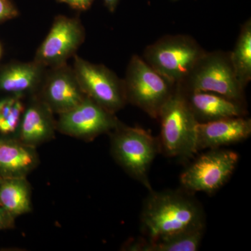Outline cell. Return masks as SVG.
<instances>
[{"label": "cell", "mask_w": 251, "mask_h": 251, "mask_svg": "<svg viewBox=\"0 0 251 251\" xmlns=\"http://www.w3.org/2000/svg\"><path fill=\"white\" fill-rule=\"evenodd\" d=\"M73 69L86 97L112 113L125 106L127 102L123 80L108 67L75 54Z\"/></svg>", "instance_id": "ba28073f"}, {"label": "cell", "mask_w": 251, "mask_h": 251, "mask_svg": "<svg viewBox=\"0 0 251 251\" xmlns=\"http://www.w3.org/2000/svg\"><path fill=\"white\" fill-rule=\"evenodd\" d=\"M158 120L161 123L158 139L161 153L181 161H187L197 154L198 122L177 85L162 108Z\"/></svg>", "instance_id": "7a4b0ae2"}, {"label": "cell", "mask_w": 251, "mask_h": 251, "mask_svg": "<svg viewBox=\"0 0 251 251\" xmlns=\"http://www.w3.org/2000/svg\"><path fill=\"white\" fill-rule=\"evenodd\" d=\"M31 188L26 177L0 179V204L14 218L31 211Z\"/></svg>", "instance_id": "ac0fdd59"}, {"label": "cell", "mask_w": 251, "mask_h": 251, "mask_svg": "<svg viewBox=\"0 0 251 251\" xmlns=\"http://www.w3.org/2000/svg\"><path fill=\"white\" fill-rule=\"evenodd\" d=\"M18 10L11 0H0V22L17 17Z\"/></svg>", "instance_id": "44dd1931"}, {"label": "cell", "mask_w": 251, "mask_h": 251, "mask_svg": "<svg viewBox=\"0 0 251 251\" xmlns=\"http://www.w3.org/2000/svg\"><path fill=\"white\" fill-rule=\"evenodd\" d=\"M182 92L198 123L245 116L247 112L244 104L219 94L205 92Z\"/></svg>", "instance_id": "5bb4252c"}, {"label": "cell", "mask_w": 251, "mask_h": 251, "mask_svg": "<svg viewBox=\"0 0 251 251\" xmlns=\"http://www.w3.org/2000/svg\"><path fill=\"white\" fill-rule=\"evenodd\" d=\"M85 38V29L80 20L57 16L49 34L36 50L34 61L47 69L65 64L75 55Z\"/></svg>", "instance_id": "9c48e42d"}, {"label": "cell", "mask_w": 251, "mask_h": 251, "mask_svg": "<svg viewBox=\"0 0 251 251\" xmlns=\"http://www.w3.org/2000/svg\"><path fill=\"white\" fill-rule=\"evenodd\" d=\"M121 123L115 114L109 112L86 97L75 108L59 115L57 130L64 134L92 140L110 133Z\"/></svg>", "instance_id": "30bf717a"}, {"label": "cell", "mask_w": 251, "mask_h": 251, "mask_svg": "<svg viewBox=\"0 0 251 251\" xmlns=\"http://www.w3.org/2000/svg\"><path fill=\"white\" fill-rule=\"evenodd\" d=\"M1 53H2V50H1V44H0V58H1Z\"/></svg>", "instance_id": "d4e9b609"}, {"label": "cell", "mask_w": 251, "mask_h": 251, "mask_svg": "<svg viewBox=\"0 0 251 251\" xmlns=\"http://www.w3.org/2000/svg\"><path fill=\"white\" fill-rule=\"evenodd\" d=\"M53 114L37 94L31 95L30 100L25 107L16 138L34 148L52 139L57 130Z\"/></svg>", "instance_id": "4fadbf2b"}, {"label": "cell", "mask_w": 251, "mask_h": 251, "mask_svg": "<svg viewBox=\"0 0 251 251\" xmlns=\"http://www.w3.org/2000/svg\"><path fill=\"white\" fill-rule=\"evenodd\" d=\"M173 1H176V0H173Z\"/></svg>", "instance_id": "4316f807"}, {"label": "cell", "mask_w": 251, "mask_h": 251, "mask_svg": "<svg viewBox=\"0 0 251 251\" xmlns=\"http://www.w3.org/2000/svg\"><path fill=\"white\" fill-rule=\"evenodd\" d=\"M239 153L221 148L200 155L180 175L183 189L188 193H215L230 179L239 163Z\"/></svg>", "instance_id": "52a82bcc"}, {"label": "cell", "mask_w": 251, "mask_h": 251, "mask_svg": "<svg viewBox=\"0 0 251 251\" xmlns=\"http://www.w3.org/2000/svg\"><path fill=\"white\" fill-rule=\"evenodd\" d=\"M110 133L114 159L149 191L153 190L149 172L156 155L161 152L158 139L143 128L128 126L122 122Z\"/></svg>", "instance_id": "3957f363"}, {"label": "cell", "mask_w": 251, "mask_h": 251, "mask_svg": "<svg viewBox=\"0 0 251 251\" xmlns=\"http://www.w3.org/2000/svg\"><path fill=\"white\" fill-rule=\"evenodd\" d=\"M49 69L37 94L51 111L60 115L77 106L86 95L67 63Z\"/></svg>", "instance_id": "8fae6325"}, {"label": "cell", "mask_w": 251, "mask_h": 251, "mask_svg": "<svg viewBox=\"0 0 251 251\" xmlns=\"http://www.w3.org/2000/svg\"><path fill=\"white\" fill-rule=\"evenodd\" d=\"M177 86L184 92H211L245 103V89L234 74L229 52H206Z\"/></svg>", "instance_id": "5b68a950"}, {"label": "cell", "mask_w": 251, "mask_h": 251, "mask_svg": "<svg viewBox=\"0 0 251 251\" xmlns=\"http://www.w3.org/2000/svg\"><path fill=\"white\" fill-rule=\"evenodd\" d=\"M206 52L191 36L175 34L163 36L147 46L143 58L160 75L177 85Z\"/></svg>", "instance_id": "277c9868"}, {"label": "cell", "mask_w": 251, "mask_h": 251, "mask_svg": "<svg viewBox=\"0 0 251 251\" xmlns=\"http://www.w3.org/2000/svg\"><path fill=\"white\" fill-rule=\"evenodd\" d=\"M94 0H67L66 3L73 9L85 11L90 7Z\"/></svg>", "instance_id": "603a6c76"}, {"label": "cell", "mask_w": 251, "mask_h": 251, "mask_svg": "<svg viewBox=\"0 0 251 251\" xmlns=\"http://www.w3.org/2000/svg\"><path fill=\"white\" fill-rule=\"evenodd\" d=\"M123 82L127 103L155 120L176 87L138 54L130 58Z\"/></svg>", "instance_id": "8992f818"}, {"label": "cell", "mask_w": 251, "mask_h": 251, "mask_svg": "<svg viewBox=\"0 0 251 251\" xmlns=\"http://www.w3.org/2000/svg\"><path fill=\"white\" fill-rule=\"evenodd\" d=\"M23 98L9 95L0 99V134L2 136L16 135L25 107Z\"/></svg>", "instance_id": "ffe728a7"}, {"label": "cell", "mask_w": 251, "mask_h": 251, "mask_svg": "<svg viewBox=\"0 0 251 251\" xmlns=\"http://www.w3.org/2000/svg\"><path fill=\"white\" fill-rule=\"evenodd\" d=\"M196 133L198 151L221 148L248 139L251 135V120L243 116L198 123Z\"/></svg>", "instance_id": "7c38bea8"}, {"label": "cell", "mask_w": 251, "mask_h": 251, "mask_svg": "<svg viewBox=\"0 0 251 251\" xmlns=\"http://www.w3.org/2000/svg\"><path fill=\"white\" fill-rule=\"evenodd\" d=\"M1 204H0V207H1Z\"/></svg>", "instance_id": "83f0119b"}, {"label": "cell", "mask_w": 251, "mask_h": 251, "mask_svg": "<svg viewBox=\"0 0 251 251\" xmlns=\"http://www.w3.org/2000/svg\"><path fill=\"white\" fill-rule=\"evenodd\" d=\"M234 74L240 85L245 89L251 80V20L241 27L234 49L229 52Z\"/></svg>", "instance_id": "d6986e66"}, {"label": "cell", "mask_w": 251, "mask_h": 251, "mask_svg": "<svg viewBox=\"0 0 251 251\" xmlns=\"http://www.w3.org/2000/svg\"><path fill=\"white\" fill-rule=\"evenodd\" d=\"M204 227L188 229L155 239L145 237L127 243L125 250L130 251H196L201 247Z\"/></svg>", "instance_id": "e0dca14e"}, {"label": "cell", "mask_w": 251, "mask_h": 251, "mask_svg": "<svg viewBox=\"0 0 251 251\" xmlns=\"http://www.w3.org/2000/svg\"><path fill=\"white\" fill-rule=\"evenodd\" d=\"M14 216H11L2 206L0 207V230L14 227Z\"/></svg>", "instance_id": "7402d4cb"}, {"label": "cell", "mask_w": 251, "mask_h": 251, "mask_svg": "<svg viewBox=\"0 0 251 251\" xmlns=\"http://www.w3.org/2000/svg\"><path fill=\"white\" fill-rule=\"evenodd\" d=\"M120 0H103L104 4L110 12H114L116 9Z\"/></svg>", "instance_id": "cb8c5ba5"}, {"label": "cell", "mask_w": 251, "mask_h": 251, "mask_svg": "<svg viewBox=\"0 0 251 251\" xmlns=\"http://www.w3.org/2000/svg\"><path fill=\"white\" fill-rule=\"evenodd\" d=\"M35 148L16 138L0 137V179L26 177L39 163Z\"/></svg>", "instance_id": "2e32d148"}, {"label": "cell", "mask_w": 251, "mask_h": 251, "mask_svg": "<svg viewBox=\"0 0 251 251\" xmlns=\"http://www.w3.org/2000/svg\"><path fill=\"white\" fill-rule=\"evenodd\" d=\"M47 68L34 60L13 62L0 68V92L25 97L37 94Z\"/></svg>", "instance_id": "9a60e30c"}, {"label": "cell", "mask_w": 251, "mask_h": 251, "mask_svg": "<svg viewBox=\"0 0 251 251\" xmlns=\"http://www.w3.org/2000/svg\"><path fill=\"white\" fill-rule=\"evenodd\" d=\"M140 227L145 238L158 239L205 227V216L192 193L184 189L151 190L144 201Z\"/></svg>", "instance_id": "6da1fadb"}, {"label": "cell", "mask_w": 251, "mask_h": 251, "mask_svg": "<svg viewBox=\"0 0 251 251\" xmlns=\"http://www.w3.org/2000/svg\"><path fill=\"white\" fill-rule=\"evenodd\" d=\"M56 1H59V2L66 3V1H67V0H56Z\"/></svg>", "instance_id": "484cf974"}]
</instances>
